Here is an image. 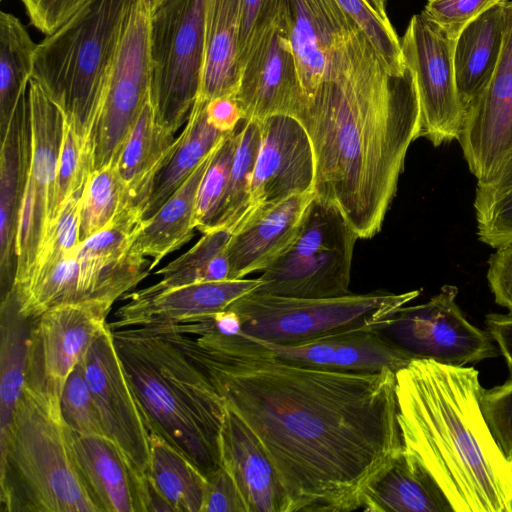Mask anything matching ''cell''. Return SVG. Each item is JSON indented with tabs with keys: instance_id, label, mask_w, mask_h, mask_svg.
Segmentation results:
<instances>
[{
	"instance_id": "obj_1",
	"label": "cell",
	"mask_w": 512,
	"mask_h": 512,
	"mask_svg": "<svg viewBox=\"0 0 512 512\" xmlns=\"http://www.w3.org/2000/svg\"><path fill=\"white\" fill-rule=\"evenodd\" d=\"M167 335L269 457L286 512H350L403 451L396 373L284 360L242 331Z\"/></svg>"
},
{
	"instance_id": "obj_2",
	"label": "cell",
	"mask_w": 512,
	"mask_h": 512,
	"mask_svg": "<svg viewBox=\"0 0 512 512\" xmlns=\"http://www.w3.org/2000/svg\"><path fill=\"white\" fill-rule=\"evenodd\" d=\"M313 149L316 197L335 205L359 239L374 237L397 191L420 104L412 73H391L359 30L330 76L293 116Z\"/></svg>"
},
{
	"instance_id": "obj_3",
	"label": "cell",
	"mask_w": 512,
	"mask_h": 512,
	"mask_svg": "<svg viewBox=\"0 0 512 512\" xmlns=\"http://www.w3.org/2000/svg\"><path fill=\"white\" fill-rule=\"evenodd\" d=\"M479 373L413 359L396 372L403 448L437 482L453 512H512V460L482 411Z\"/></svg>"
},
{
	"instance_id": "obj_4",
	"label": "cell",
	"mask_w": 512,
	"mask_h": 512,
	"mask_svg": "<svg viewBox=\"0 0 512 512\" xmlns=\"http://www.w3.org/2000/svg\"><path fill=\"white\" fill-rule=\"evenodd\" d=\"M112 331L151 434L167 441L207 478L221 467L223 399L167 335L146 327Z\"/></svg>"
},
{
	"instance_id": "obj_5",
	"label": "cell",
	"mask_w": 512,
	"mask_h": 512,
	"mask_svg": "<svg viewBox=\"0 0 512 512\" xmlns=\"http://www.w3.org/2000/svg\"><path fill=\"white\" fill-rule=\"evenodd\" d=\"M60 398L25 382L0 438L1 512H100L74 457Z\"/></svg>"
},
{
	"instance_id": "obj_6",
	"label": "cell",
	"mask_w": 512,
	"mask_h": 512,
	"mask_svg": "<svg viewBox=\"0 0 512 512\" xmlns=\"http://www.w3.org/2000/svg\"><path fill=\"white\" fill-rule=\"evenodd\" d=\"M137 0H88L37 44L32 79L85 140L100 108L129 13Z\"/></svg>"
},
{
	"instance_id": "obj_7",
	"label": "cell",
	"mask_w": 512,
	"mask_h": 512,
	"mask_svg": "<svg viewBox=\"0 0 512 512\" xmlns=\"http://www.w3.org/2000/svg\"><path fill=\"white\" fill-rule=\"evenodd\" d=\"M404 293L373 291L327 298H297L250 292L228 309L241 331L276 345H297L359 331L384 330L398 309L417 298Z\"/></svg>"
},
{
	"instance_id": "obj_8",
	"label": "cell",
	"mask_w": 512,
	"mask_h": 512,
	"mask_svg": "<svg viewBox=\"0 0 512 512\" xmlns=\"http://www.w3.org/2000/svg\"><path fill=\"white\" fill-rule=\"evenodd\" d=\"M207 0H166L151 10L150 101L157 123L175 135L187 122L205 60Z\"/></svg>"
},
{
	"instance_id": "obj_9",
	"label": "cell",
	"mask_w": 512,
	"mask_h": 512,
	"mask_svg": "<svg viewBox=\"0 0 512 512\" xmlns=\"http://www.w3.org/2000/svg\"><path fill=\"white\" fill-rule=\"evenodd\" d=\"M358 239L335 205L314 196L296 240L262 272L253 291L297 298L346 295Z\"/></svg>"
},
{
	"instance_id": "obj_10",
	"label": "cell",
	"mask_w": 512,
	"mask_h": 512,
	"mask_svg": "<svg viewBox=\"0 0 512 512\" xmlns=\"http://www.w3.org/2000/svg\"><path fill=\"white\" fill-rule=\"evenodd\" d=\"M150 19V0H137L127 18L91 132L92 171L116 161L150 97Z\"/></svg>"
},
{
	"instance_id": "obj_11",
	"label": "cell",
	"mask_w": 512,
	"mask_h": 512,
	"mask_svg": "<svg viewBox=\"0 0 512 512\" xmlns=\"http://www.w3.org/2000/svg\"><path fill=\"white\" fill-rule=\"evenodd\" d=\"M30 124V158L20 201L15 238L12 285L30 271L55 213L58 160L64 114L38 82L27 90Z\"/></svg>"
},
{
	"instance_id": "obj_12",
	"label": "cell",
	"mask_w": 512,
	"mask_h": 512,
	"mask_svg": "<svg viewBox=\"0 0 512 512\" xmlns=\"http://www.w3.org/2000/svg\"><path fill=\"white\" fill-rule=\"evenodd\" d=\"M457 295L458 288L446 284L429 301L401 307L384 333L412 360L462 367L498 356L490 334L466 319Z\"/></svg>"
},
{
	"instance_id": "obj_13",
	"label": "cell",
	"mask_w": 512,
	"mask_h": 512,
	"mask_svg": "<svg viewBox=\"0 0 512 512\" xmlns=\"http://www.w3.org/2000/svg\"><path fill=\"white\" fill-rule=\"evenodd\" d=\"M405 66L412 73L420 104L419 138L435 147L459 140L465 110L454 71V48L437 25L422 14L413 15L400 39Z\"/></svg>"
},
{
	"instance_id": "obj_14",
	"label": "cell",
	"mask_w": 512,
	"mask_h": 512,
	"mask_svg": "<svg viewBox=\"0 0 512 512\" xmlns=\"http://www.w3.org/2000/svg\"><path fill=\"white\" fill-rule=\"evenodd\" d=\"M82 363L105 436L144 479L150 462L151 432L116 349L109 323Z\"/></svg>"
},
{
	"instance_id": "obj_15",
	"label": "cell",
	"mask_w": 512,
	"mask_h": 512,
	"mask_svg": "<svg viewBox=\"0 0 512 512\" xmlns=\"http://www.w3.org/2000/svg\"><path fill=\"white\" fill-rule=\"evenodd\" d=\"M111 308L101 303L65 304L32 319L25 382L61 397L68 376L107 328Z\"/></svg>"
},
{
	"instance_id": "obj_16",
	"label": "cell",
	"mask_w": 512,
	"mask_h": 512,
	"mask_svg": "<svg viewBox=\"0 0 512 512\" xmlns=\"http://www.w3.org/2000/svg\"><path fill=\"white\" fill-rule=\"evenodd\" d=\"M259 123L261 144L248 206L235 230L292 196L314 192V155L304 127L288 115L272 116Z\"/></svg>"
},
{
	"instance_id": "obj_17",
	"label": "cell",
	"mask_w": 512,
	"mask_h": 512,
	"mask_svg": "<svg viewBox=\"0 0 512 512\" xmlns=\"http://www.w3.org/2000/svg\"><path fill=\"white\" fill-rule=\"evenodd\" d=\"M458 141L477 182L488 180L512 151V0L504 2L499 61L483 91L466 110Z\"/></svg>"
},
{
	"instance_id": "obj_18",
	"label": "cell",
	"mask_w": 512,
	"mask_h": 512,
	"mask_svg": "<svg viewBox=\"0 0 512 512\" xmlns=\"http://www.w3.org/2000/svg\"><path fill=\"white\" fill-rule=\"evenodd\" d=\"M303 97L284 8L241 67L235 98L242 120L262 122L276 115L293 117Z\"/></svg>"
},
{
	"instance_id": "obj_19",
	"label": "cell",
	"mask_w": 512,
	"mask_h": 512,
	"mask_svg": "<svg viewBox=\"0 0 512 512\" xmlns=\"http://www.w3.org/2000/svg\"><path fill=\"white\" fill-rule=\"evenodd\" d=\"M285 14L305 98L330 76L358 27L335 0H286Z\"/></svg>"
},
{
	"instance_id": "obj_20",
	"label": "cell",
	"mask_w": 512,
	"mask_h": 512,
	"mask_svg": "<svg viewBox=\"0 0 512 512\" xmlns=\"http://www.w3.org/2000/svg\"><path fill=\"white\" fill-rule=\"evenodd\" d=\"M260 284L256 279L200 282L168 289L148 286L126 294L117 309L111 329L156 327L210 315L228 308Z\"/></svg>"
},
{
	"instance_id": "obj_21",
	"label": "cell",
	"mask_w": 512,
	"mask_h": 512,
	"mask_svg": "<svg viewBox=\"0 0 512 512\" xmlns=\"http://www.w3.org/2000/svg\"><path fill=\"white\" fill-rule=\"evenodd\" d=\"M263 343L289 362L338 372L374 373L389 368L396 373L412 360L384 330L340 334L297 345Z\"/></svg>"
},
{
	"instance_id": "obj_22",
	"label": "cell",
	"mask_w": 512,
	"mask_h": 512,
	"mask_svg": "<svg viewBox=\"0 0 512 512\" xmlns=\"http://www.w3.org/2000/svg\"><path fill=\"white\" fill-rule=\"evenodd\" d=\"M314 192L292 196L244 223L227 244L229 279L264 271L294 243Z\"/></svg>"
},
{
	"instance_id": "obj_23",
	"label": "cell",
	"mask_w": 512,
	"mask_h": 512,
	"mask_svg": "<svg viewBox=\"0 0 512 512\" xmlns=\"http://www.w3.org/2000/svg\"><path fill=\"white\" fill-rule=\"evenodd\" d=\"M72 449L100 512H146L145 478L135 473L110 439L72 431Z\"/></svg>"
},
{
	"instance_id": "obj_24",
	"label": "cell",
	"mask_w": 512,
	"mask_h": 512,
	"mask_svg": "<svg viewBox=\"0 0 512 512\" xmlns=\"http://www.w3.org/2000/svg\"><path fill=\"white\" fill-rule=\"evenodd\" d=\"M221 466L233 477L247 512H286L275 469L251 430L226 408L220 436Z\"/></svg>"
},
{
	"instance_id": "obj_25",
	"label": "cell",
	"mask_w": 512,
	"mask_h": 512,
	"mask_svg": "<svg viewBox=\"0 0 512 512\" xmlns=\"http://www.w3.org/2000/svg\"><path fill=\"white\" fill-rule=\"evenodd\" d=\"M175 141L174 134L157 123L149 97L115 161L123 187L119 212L134 213L143 219L155 179L170 157Z\"/></svg>"
},
{
	"instance_id": "obj_26",
	"label": "cell",
	"mask_w": 512,
	"mask_h": 512,
	"mask_svg": "<svg viewBox=\"0 0 512 512\" xmlns=\"http://www.w3.org/2000/svg\"><path fill=\"white\" fill-rule=\"evenodd\" d=\"M30 158L27 93L5 131L0 149V270L2 285H12L15 270L17 218Z\"/></svg>"
},
{
	"instance_id": "obj_27",
	"label": "cell",
	"mask_w": 512,
	"mask_h": 512,
	"mask_svg": "<svg viewBox=\"0 0 512 512\" xmlns=\"http://www.w3.org/2000/svg\"><path fill=\"white\" fill-rule=\"evenodd\" d=\"M221 142L164 204L141 222L136 231L131 252L149 259L151 271L168 254L180 249L194 237L198 189Z\"/></svg>"
},
{
	"instance_id": "obj_28",
	"label": "cell",
	"mask_w": 512,
	"mask_h": 512,
	"mask_svg": "<svg viewBox=\"0 0 512 512\" xmlns=\"http://www.w3.org/2000/svg\"><path fill=\"white\" fill-rule=\"evenodd\" d=\"M363 511L453 512L445 494L427 469L404 449L366 491Z\"/></svg>"
},
{
	"instance_id": "obj_29",
	"label": "cell",
	"mask_w": 512,
	"mask_h": 512,
	"mask_svg": "<svg viewBox=\"0 0 512 512\" xmlns=\"http://www.w3.org/2000/svg\"><path fill=\"white\" fill-rule=\"evenodd\" d=\"M241 0H207L205 60L196 101L235 95L239 82L237 63Z\"/></svg>"
},
{
	"instance_id": "obj_30",
	"label": "cell",
	"mask_w": 512,
	"mask_h": 512,
	"mask_svg": "<svg viewBox=\"0 0 512 512\" xmlns=\"http://www.w3.org/2000/svg\"><path fill=\"white\" fill-rule=\"evenodd\" d=\"M504 2L472 21L456 40L453 56L455 80L465 112L483 91L499 61L503 43Z\"/></svg>"
},
{
	"instance_id": "obj_31",
	"label": "cell",
	"mask_w": 512,
	"mask_h": 512,
	"mask_svg": "<svg viewBox=\"0 0 512 512\" xmlns=\"http://www.w3.org/2000/svg\"><path fill=\"white\" fill-rule=\"evenodd\" d=\"M206 103L195 101L184 129L176 137L170 157L155 179L143 211V220L153 215L229 134L222 133L210 124Z\"/></svg>"
},
{
	"instance_id": "obj_32",
	"label": "cell",
	"mask_w": 512,
	"mask_h": 512,
	"mask_svg": "<svg viewBox=\"0 0 512 512\" xmlns=\"http://www.w3.org/2000/svg\"><path fill=\"white\" fill-rule=\"evenodd\" d=\"M147 481L173 512H202L206 477L178 450L151 434Z\"/></svg>"
},
{
	"instance_id": "obj_33",
	"label": "cell",
	"mask_w": 512,
	"mask_h": 512,
	"mask_svg": "<svg viewBox=\"0 0 512 512\" xmlns=\"http://www.w3.org/2000/svg\"><path fill=\"white\" fill-rule=\"evenodd\" d=\"M31 323L19 313L7 292L1 303L0 438L11 425L25 387Z\"/></svg>"
},
{
	"instance_id": "obj_34",
	"label": "cell",
	"mask_w": 512,
	"mask_h": 512,
	"mask_svg": "<svg viewBox=\"0 0 512 512\" xmlns=\"http://www.w3.org/2000/svg\"><path fill=\"white\" fill-rule=\"evenodd\" d=\"M37 48L21 21L0 13V135L5 131L33 76Z\"/></svg>"
},
{
	"instance_id": "obj_35",
	"label": "cell",
	"mask_w": 512,
	"mask_h": 512,
	"mask_svg": "<svg viewBox=\"0 0 512 512\" xmlns=\"http://www.w3.org/2000/svg\"><path fill=\"white\" fill-rule=\"evenodd\" d=\"M202 234L187 252L155 272L162 278L151 285L153 288L168 289L193 283L231 280L226 253L231 232L212 229Z\"/></svg>"
},
{
	"instance_id": "obj_36",
	"label": "cell",
	"mask_w": 512,
	"mask_h": 512,
	"mask_svg": "<svg viewBox=\"0 0 512 512\" xmlns=\"http://www.w3.org/2000/svg\"><path fill=\"white\" fill-rule=\"evenodd\" d=\"M474 209L481 242L494 249L512 243V151L488 180L477 182Z\"/></svg>"
},
{
	"instance_id": "obj_37",
	"label": "cell",
	"mask_w": 512,
	"mask_h": 512,
	"mask_svg": "<svg viewBox=\"0 0 512 512\" xmlns=\"http://www.w3.org/2000/svg\"><path fill=\"white\" fill-rule=\"evenodd\" d=\"M235 139L227 193L212 228L225 229L231 233L238 226L248 206L252 174L261 144L260 123L242 120L236 128Z\"/></svg>"
},
{
	"instance_id": "obj_38",
	"label": "cell",
	"mask_w": 512,
	"mask_h": 512,
	"mask_svg": "<svg viewBox=\"0 0 512 512\" xmlns=\"http://www.w3.org/2000/svg\"><path fill=\"white\" fill-rule=\"evenodd\" d=\"M123 187L115 162L92 171L80 196V243L105 227L120 211Z\"/></svg>"
},
{
	"instance_id": "obj_39",
	"label": "cell",
	"mask_w": 512,
	"mask_h": 512,
	"mask_svg": "<svg viewBox=\"0 0 512 512\" xmlns=\"http://www.w3.org/2000/svg\"><path fill=\"white\" fill-rule=\"evenodd\" d=\"M82 188L74 192L60 207L49 226L46 236L27 276L13 285L16 290L36 279L63 258L71 254L80 244L79 205Z\"/></svg>"
},
{
	"instance_id": "obj_40",
	"label": "cell",
	"mask_w": 512,
	"mask_h": 512,
	"mask_svg": "<svg viewBox=\"0 0 512 512\" xmlns=\"http://www.w3.org/2000/svg\"><path fill=\"white\" fill-rule=\"evenodd\" d=\"M235 131L219 145L200 183L195 208V227L201 233L211 230L221 212L227 193L235 150Z\"/></svg>"
},
{
	"instance_id": "obj_41",
	"label": "cell",
	"mask_w": 512,
	"mask_h": 512,
	"mask_svg": "<svg viewBox=\"0 0 512 512\" xmlns=\"http://www.w3.org/2000/svg\"><path fill=\"white\" fill-rule=\"evenodd\" d=\"M380 55L388 70L396 75L406 71L400 39L389 18L382 17L368 0H335Z\"/></svg>"
},
{
	"instance_id": "obj_42",
	"label": "cell",
	"mask_w": 512,
	"mask_h": 512,
	"mask_svg": "<svg viewBox=\"0 0 512 512\" xmlns=\"http://www.w3.org/2000/svg\"><path fill=\"white\" fill-rule=\"evenodd\" d=\"M91 171L89 146L64 116L56 177L54 218L62 204L83 187Z\"/></svg>"
},
{
	"instance_id": "obj_43",
	"label": "cell",
	"mask_w": 512,
	"mask_h": 512,
	"mask_svg": "<svg viewBox=\"0 0 512 512\" xmlns=\"http://www.w3.org/2000/svg\"><path fill=\"white\" fill-rule=\"evenodd\" d=\"M60 404L64 420L72 431L81 435L105 436L82 361L68 376Z\"/></svg>"
},
{
	"instance_id": "obj_44",
	"label": "cell",
	"mask_w": 512,
	"mask_h": 512,
	"mask_svg": "<svg viewBox=\"0 0 512 512\" xmlns=\"http://www.w3.org/2000/svg\"><path fill=\"white\" fill-rule=\"evenodd\" d=\"M286 0H241L237 63L240 70L258 41L277 22Z\"/></svg>"
},
{
	"instance_id": "obj_45",
	"label": "cell",
	"mask_w": 512,
	"mask_h": 512,
	"mask_svg": "<svg viewBox=\"0 0 512 512\" xmlns=\"http://www.w3.org/2000/svg\"><path fill=\"white\" fill-rule=\"evenodd\" d=\"M506 0H428L421 14L451 40L491 7Z\"/></svg>"
},
{
	"instance_id": "obj_46",
	"label": "cell",
	"mask_w": 512,
	"mask_h": 512,
	"mask_svg": "<svg viewBox=\"0 0 512 512\" xmlns=\"http://www.w3.org/2000/svg\"><path fill=\"white\" fill-rule=\"evenodd\" d=\"M481 406L497 443L512 460V378L502 385L484 389Z\"/></svg>"
},
{
	"instance_id": "obj_47",
	"label": "cell",
	"mask_w": 512,
	"mask_h": 512,
	"mask_svg": "<svg viewBox=\"0 0 512 512\" xmlns=\"http://www.w3.org/2000/svg\"><path fill=\"white\" fill-rule=\"evenodd\" d=\"M88 0H20L30 23L44 35L55 33Z\"/></svg>"
},
{
	"instance_id": "obj_48",
	"label": "cell",
	"mask_w": 512,
	"mask_h": 512,
	"mask_svg": "<svg viewBox=\"0 0 512 512\" xmlns=\"http://www.w3.org/2000/svg\"><path fill=\"white\" fill-rule=\"evenodd\" d=\"M206 479L202 512H247L232 475L223 466Z\"/></svg>"
},
{
	"instance_id": "obj_49",
	"label": "cell",
	"mask_w": 512,
	"mask_h": 512,
	"mask_svg": "<svg viewBox=\"0 0 512 512\" xmlns=\"http://www.w3.org/2000/svg\"><path fill=\"white\" fill-rule=\"evenodd\" d=\"M487 280L495 302L512 313V243L496 248L490 256Z\"/></svg>"
},
{
	"instance_id": "obj_50",
	"label": "cell",
	"mask_w": 512,
	"mask_h": 512,
	"mask_svg": "<svg viewBox=\"0 0 512 512\" xmlns=\"http://www.w3.org/2000/svg\"><path fill=\"white\" fill-rule=\"evenodd\" d=\"M207 119L222 133L233 132L242 121V114L235 95L214 98L206 103Z\"/></svg>"
},
{
	"instance_id": "obj_51",
	"label": "cell",
	"mask_w": 512,
	"mask_h": 512,
	"mask_svg": "<svg viewBox=\"0 0 512 512\" xmlns=\"http://www.w3.org/2000/svg\"><path fill=\"white\" fill-rule=\"evenodd\" d=\"M487 332L496 342L500 354L504 357L512 378V313L486 315Z\"/></svg>"
},
{
	"instance_id": "obj_52",
	"label": "cell",
	"mask_w": 512,
	"mask_h": 512,
	"mask_svg": "<svg viewBox=\"0 0 512 512\" xmlns=\"http://www.w3.org/2000/svg\"><path fill=\"white\" fill-rule=\"evenodd\" d=\"M374 9L384 18L388 19L386 11L387 0H368Z\"/></svg>"
},
{
	"instance_id": "obj_53",
	"label": "cell",
	"mask_w": 512,
	"mask_h": 512,
	"mask_svg": "<svg viewBox=\"0 0 512 512\" xmlns=\"http://www.w3.org/2000/svg\"><path fill=\"white\" fill-rule=\"evenodd\" d=\"M166 0H150L151 4V10L156 9L159 7L162 3H164Z\"/></svg>"
}]
</instances>
